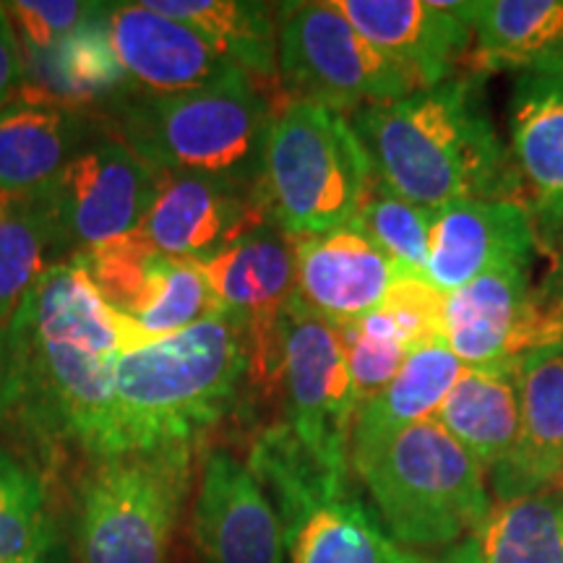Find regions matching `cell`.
<instances>
[{
    "label": "cell",
    "instance_id": "1",
    "mask_svg": "<svg viewBox=\"0 0 563 563\" xmlns=\"http://www.w3.org/2000/svg\"><path fill=\"white\" fill-rule=\"evenodd\" d=\"M146 342L79 264H51L0 327V426L95 456L115 357Z\"/></svg>",
    "mask_w": 563,
    "mask_h": 563
},
{
    "label": "cell",
    "instance_id": "2",
    "mask_svg": "<svg viewBox=\"0 0 563 563\" xmlns=\"http://www.w3.org/2000/svg\"><path fill=\"white\" fill-rule=\"evenodd\" d=\"M376 183L422 209L454 201H522L509 146L481 76H454L397 102L352 112Z\"/></svg>",
    "mask_w": 563,
    "mask_h": 563
},
{
    "label": "cell",
    "instance_id": "3",
    "mask_svg": "<svg viewBox=\"0 0 563 563\" xmlns=\"http://www.w3.org/2000/svg\"><path fill=\"white\" fill-rule=\"evenodd\" d=\"M256 389L251 336L224 313L125 350L112 365L108 422L91 460L196 446Z\"/></svg>",
    "mask_w": 563,
    "mask_h": 563
},
{
    "label": "cell",
    "instance_id": "4",
    "mask_svg": "<svg viewBox=\"0 0 563 563\" xmlns=\"http://www.w3.org/2000/svg\"><path fill=\"white\" fill-rule=\"evenodd\" d=\"M386 534L405 551H446L475 538L493 509L485 473L439 420L350 443Z\"/></svg>",
    "mask_w": 563,
    "mask_h": 563
},
{
    "label": "cell",
    "instance_id": "5",
    "mask_svg": "<svg viewBox=\"0 0 563 563\" xmlns=\"http://www.w3.org/2000/svg\"><path fill=\"white\" fill-rule=\"evenodd\" d=\"M274 104L245 70L180 95H141L115 112L121 141L159 175L258 183Z\"/></svg>",
    "mask_w": 563,
    "mask_h": 563
},
{
    "label": "cell",
    "instance_id": "6",
    "mask_svg": "<svg viewBox=\"0 0 563 563\" xmlns=\"http://www.w3.org/2000/svg\"><path fill=\"white\" fill-rule=\"evenodd\" d=\"M373 183L344 112L292 97L272 110L256 188L274 228L306 238L355 222Z\"/></svg>",
    "mask_w": 563,
    "mask_h": 563
},
{
    "label": "cell",
    "instance_id": "7",
    "mask_svg": "<svg viewBox=\"0 0 563 563\" xmlns=\"http://www.w3.org/2000/svg\"><path fill=\"white\" fill-rule=\"evenodd\" d=\"M245 462L279 514L290 563H415L355 496L352 473L323 467L285 420L258 433Z\"/></svg>",
    "mask_w": 563,
    "mask_h": 563
},
{
    "label": "cell",
    "instance_id": "8",
    "mask_svg": "<svg viewBox=\"0 0 563 563\" xmlns=\"http://www.w3.org/2000/svg\"><path fill=\"white\" fill-rule=\"evenodd\" d=\"M194 449L97 460L79 490L76 563H170L194 485Z\"/></svg>",
    "mask_w": 563,
    "mask_h": 563
},
{
    "label": "cell",
    "instance_id": "9",
    "mask_svg": "<svg viewBox=\"0 0 563 563\" xmlns=\"http://www.w3.org/2000/svg\"><path fill=\"white\" fill-rule=\"evenodd\" d=\"M277 76L292 100L344 115L418 91L334 0L277 5Z\"/></svg>",
    "mask_w": 563,
    "mask_h": 563
},
{
    "label": "cell",
    "instance_id": "10",
    "mask_svg": "<svg viewBox=\"0 0 563 563\" xmlns=\"http://www.w3.org/2000/svg\"><path fill=\"white\" fill-rule=\"evenodd\" d=\"M159 188V173L121 139H102L74 154L34 199L51 222L55 253L97 249L141 230Z\"/></svg>",
    "mask_w": 563,
    "mask_h": 563
},
{
    "label": "cell",
    "instance_id": "11",
    "mask_svg": "<svg viewBox=\"0 0 563 563\" xmlns=\"http://www.w3.org/2000/svg\"><path fill=\"white\" fill-rule=\"evenodd\" d=\"M279 389L285 422L302 446L334 473H352L350 443L357 399L334 323L295 302L279 323Z\"/></svg>",
    "mask_w": 563,
    "mask_h": 563
},
{
    "label": "cell",
    "instance_id": "12",
    "mask_svg": "<svg viewBox=\"0 0 563 563\" xmlns=\"http://www.w3.org/2000/svg\"><path fill=\"white\" fill-rule=\"evenodd\" d=\"M199 266L220 313L241 323L251 336L258 389L279 386V323L298 282L292 238L266 222Z\"/></svg>",
    "mask_w": 563,
    "mask_h": 563
},
{
    "label": "cell",
    "instance_id": "13",
    "mask_svg": "<svg viewBox=\"0 0 563 563\" xmlns=\"http://www.w3.org/2000/svg\"><path fill=\"white\" fill-rule=\"evenodd\" d=\"M191 534L201 563H285V532L269 493L230 449L203 454Z\"/></svg>",
    "mask_w": 563,
    "mask_h": 563
},
{
    "label": "cell",
    "instance_id": "14",
    "mask_svg": "<svg viewBox=\"0 0 563 563\" xmlns=\"http://www.w3.org/2000/svg\"><path fill=\"white\" fill-rule=\"evenodd\" d=\"M269 222L256 183L209 175H159L139 235L170 258L203 264Z\"/></svg>",
    "mask_w": 563,
    "mask_h": 563
},
{
    "label": "cell",
    "instance_id": "15",
    "mask_svg": "<svg viewBox=\"0 0 563 563\" xmlns=\"http://www.w3.org/2000/svg\"><path fill=\"white\" fill-rule=\"evenodd\" d=\"M352 26L397 66L415 89L460 76L473 47L475 3L334 0Z\"/></svg>",
    "mask_w": 563,
    "mask_h": 563
},
{
    "label": "cell",
    "instance_id": "16",
    "mask_svg": "<svg viewBox=\"0 0 563 563\" xmlns=\"http://www.w3.org/2000/svg\"><path fill=\"white\" fill-rule=\"evenodd\" d=\"M292 243L298 269L292 302L334 327H347L378 311L399 277L391 258L357 222L292 238Z\"/></svg>",
    "mask_w": 563,
    "mask_h": 563
},
{
    "label": "cell",
    "instance_id": "17",
    "mask_svg": "<svg viewBox=\"0 0 563 563\" xmlns=\"http://www.w3.org/2000/svg\"><path fill=\"white\" fill-rule=\"evenodd\" d=\"M540 238L522 201H454L431 209L426 279L449 295L509 264H532Z\"/></svg>",
    "mask_w": 563,
    "mask_h": 563
},
{
    "label": "cell",
    "instance_id": "18",
    "mask_svg": "<svg viewBox=\"0 0 563 563\" xmlns=\"http://www.w3.org/2000/svg\"><path fill=\"white\" fill-rule=\"evenodd\" d=\"M104 26L125 81L144 95H180L238 68L191 26L162 16L146 3L108 5Z\"/></svg>",
    "mask_w": 563,
    "mask_h": 563
},
{
    "label": "cell",
    "instance_id": "19",
    "mask_svg": "<svg viewBox=\"0 0 563 563\" xmlns=\"http://www.w3.org/2000/svg\"><path fill=\"white\" fill-rule=\"evenodd\" d=\"M509 154L538 238L555 245L563 238V70L517 76Z\"/></svg>",
    "mask_w": 563,
    "mask_h": 563
},
{
    "label": "cell",
    "instance_id": "20",
    "mask_svg": "<svg viewBox=\"0 0 563 563\" xmlns=\"http://www.w3.org/2000/svg\"><path fill=\"white\" fill-rule=\"evenodd\" d=\"M532 264H509L443 300V342L464 368L514 363L532 350Z\"/></svg>",
    "mask_w": 563,
    "mask_h": 563
},
{
    "label": "cell",
    "instance_id": "21",
    "mask_svg": "<svg viewBox=\"0 0 563 563\" xmlns=\"http://www.w3.org/2000/svg\"><path fill=\"white\" fill-rule=\"evenodd\" d=\"M519 435L509 460L488 475L498 501L561 488L563 483V344L517 361Z\"/></svg>",
    "mask_w": 563,
    "mask_h": 563
},
{
    "label": "cell",
    "instance_id": "22",
    "mask_svg": "<svg viewBox=\"0 0 563 563\" xmlns=\"http://www.w3.org/2000/svg\"><path fill=\"white\" fill-rule=\"evenodd\" d=\"M89 125L68 104L19 95L0 108V199H34L81 152Z\"/></svg>",
    "mask_w": 563,
    "mask_h": 563
},
{
    "label": "cell",
    "instance_id": "23",
    "mask_svg": "<svg viewBox=\"0 0 563 563\" xmlns=\"http://www.w3.org/2000/svg\"><path fill=\"white\" fill-rule=\"evenodd\" d=\"M467 74L563 70V0H483L473 13Z\"/></svg>",
    "mask_w": 563,
    "mask_h": 563
},
{
    "label": "cell",
    "instance_id": "24",
    "mask_svg": "<svg viewBox=\"0 0 563 563\" xmlns=\"http://www.w3.org/2000/svg\"><path fill=\"white\" fill-rule=\"evenodd\" d=\"M435 420L490 475L509 460L519 435L517 361L464 368Z\"/></svg>",
    "mask_w": 563,
    "mask_h": 563
},
{
    "label": "cell",
    "instance_id": "25",
    "mask_svg": "<svg viewBox=\"0 0 563 563\" xmlns=\"http://www.w3.org/2000/svg\"><path fill=\"white\" fill-rule=\"evenodd\" d=\"M146 5L191 26L256 81L277 76V5L243 0H146Z\"/></svg>",
    "mask_w": 563,
    "mask_h": 563
},
{
    "label": "cell",
    "instance_id": "26",
    "mask_svg": "<svg viewBox=\"0 0 563 563\" xmlns=\"http://www.w3.org/2000/svg\"><path fill=\"white\" fill-rule=\"evenodd\" d=\"M462 371V361L446 344L412 350L391 384L357 407L352 441L402 431L422 420H435Z\"/></svg>",
    "mask_w": 563,
    "mask_h": 563
},
{
    "label": "cell",
    "instance_id": "27",
    "mask_svg": "<svg viewBox=\"0 0 563 563\" xmlns=\"http://www.w3.org/2000/svg\"><path fill=\"white\" fill-rule=\"evenodd\" d=\"M473 540L485 563H563V490L493 504Z\"/></svg>",
    "mask_w": 563,
    "mask_h": 563
},
{
    "label": "cell",
    "instance_id": "28",
    "mask_svg": "<svg viewBox=\"0 0 563 563\" xmlns=\"http://www.w3.org/2000/svg\"><path fill=\"white\" fill-rule=\"evenodd\" d=\"M104 9L87 24L79 26L74 34L55 47L53 53L40 55L45 60V79L51 89L45 95H30L40 100H51L68 104V108H79L87 100L110 95L125 81L121 63L112 51L108 26H104ZM26 95V91H21Z\"/></svg>",
    "mask_w": 563,
    "mask_h": 563
},
{
    "label": "cell",
    "instance_id": "29",
    "mask_svg": "<svg viewBox=\"0 0 563 563\" xmlns=\"http://www.w3.org/2000/svg\"><path fill=\"white\" fill-rule=\"evenodd\" d=\"M55 256L51 222L37 199H0V327Z\"/></svg>",
    "mask_w": 563,
    "mask_h": 563
},
{
    "label": "cell",
    "instance_id": "30",
    "mask_svg": "<svg viewBox=\"0 0 563 563\" xmlns=\"http://www.w3.org/2000/svg\"><path fill=\"white\" fill-rule=\"evenodd\" d=\"M68 262L87 272L110 308L133 321L150 306L165 253L154 251L139 232H133L121 241L74 253Z\"/></svg>",
    "mask_w": 563,
    "mask_h": 563
},
{
    "label": "cell",
    "instance_id": "31",
    "mask_svg": "<svg viewBox=\"0 0 563 563\" xmlns=\"http://www.w3.org/2000/svg\"><path fill=\"white\" fill-rule=\"evenodd\" d=\"M53 545L45 483L19 456L0 449V563L24 561Z\"/></svg>",
    "mask_w": 563,
    "mask_h": 563
},
{
    "label": "cell",
    "instance_id": "32",
    "mask_svg": "<svg viewBox=\"0 0 563 563\" xmlns=\"http://www.w3.org/2000/svg\"><path fill=\"white\" fill-rule=\"evenodd\" d=\"M355 222L391 258L399 274L426 277L428 249H431V209H422L391 194L382 183H373Z\"/></svg>",
    "mask_w": 563,
    "mask_h": 563
},
{
    "label": "cell",
    "instance_id": "33",
    "mask_svg": "<svg viewBox=\"0 0 563 563\" xmlns=\"http://www.w3.org/2000/svg\"><path fill=\"white\" fill-rule=\"evenodd\" d=\"M214 316H220V302L211 292L201 266L165 256L150 306L133 319V323L150 340H159V336L186 332Z\"/></svg>",
    "mask_w": 563,
    "mask_h": 563
},
{
    "label": "cell",
    "instance_id": "34",
    "mask_svg": "<svg viewBox=\"0 0 563 563\" xmlns=\"http://www.w3.org/2000/svg\"><path fill=\"white\" fill-rule=\"evenodd\" d=\"M336 329H340L344 357H347L352 391H355L357 407H361L391 384L410 350L405 347L397 327L382 308L361 321Z\"/></svg>",
    "mask_w": 563,
    "mask_h": 563
},
{
    "label": "cell",
    "instance_id": "35",
    "mask_svg": "<svg viewBox=\"0 0 563 563\" xmlns=\"http://www.w3.org/2000/svg\"><path fill=\"white\" fill-rule=\"evenodd\" d=\"M443 300L446 295L435 290L426 277L399 274L391 292L386 295L382 311L389 316L402 336L407 350H420L443 342Z\"/></svg>",
    "mask_w": 563,
    "mask_h": 563
},
{
    "label": "cell",
    "instance_id": "36",
    "mask_svg": "<svg viewBox=\"0 0 563 563\" xmlns=\"http://www.w3.org/2000/svg\"><path fill=\"white\" fill-rule=\"evenodd\" d=\"M3 5L19 37L21 51L30 55L53 53L68 34H74L89 19H95L102 9L97 3H76V0H63V3H58V0L55 3L19 0V3Z\"/></svg>",
    "mask_w": 563,
    "mask_h": 563
},
{
    "label": "cell",
    "instance_id": "37",
    "mask_svg": "<svg viewBox=\"0 0 563 563\" xmlns=\"http://www.w3.org/2000/svg\"><path fill=\"white\" fill-rule=\"evenodd\" d=\"M555 344H563V243L553 253L543 282L534 287L532 350L555 347Z\"/></svg>",
    "mask_w": 563,
    "mask_h": 563
},
{
    "label": "cell",
    "instance_id": "38",
    "mask_svg": "<svg viewBox=\"0 0 563 563\" xmlns=\"http://www.w3.org/2000/svg\"><path fill=\"white\" fill-rule=\"evenodd\" d=\"M26 87V63L21 51L16 32L5 13V5L0 3V108L16 100Z\"/></svg>",
    "mask_w": 563,
    "mask_h": 563
},
{
    "label": "cell",
    "instance_id": "39",
    "mask_svg": "<svg viewBox=\"0 0 563 563\" xmlns=\"http://www.w3.org/2000/svg\"><path fill=\"white\" fill-rule=\"evenodd\" d=\"M415 563H485V561L475 540L467 538L462 540V543L441 551L439 555H428V559L426 555H415Z\"/></svg>",
    "mask_w": 563,
    "mask_h": 563
},
{
    "label": "cell",
    "instance_id": "40",
    "mask_svg": "<svg viewBox=\"0 0 563 563\" xmlns=\"http://www.w3.org/2000/svg\"><path fill=\"white\" fill-rule=\"evenodd\" d=\"M13 563H58V548H47V551H40L30 555V559L24 561H13Z\"/></svg>",
    "mask_w": 563,
    "mask_h": 563
},
{
    "label": "cell",
    "instance_id": "41",
    "mask_svg": "<svg viewBox=\"0 0 563 563\" xmlns=\"http://www.w3.org/2000/svg\"><path fill=\"white\" fill-rule=\"evenodd\" d=\"M561 490H563V483H561Z\"/></svg>",
    "mask_w": 563,
    "mask_h": 563
}]
</instances>
